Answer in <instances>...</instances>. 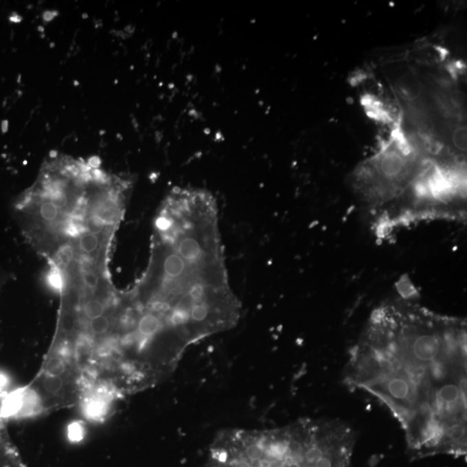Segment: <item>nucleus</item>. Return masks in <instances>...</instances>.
Wrapping results in <instances>:
<instances>
[{"label":"nucleus","mask_w":467,"mask_h":467,"mask_svg":"<svg viewBox=\"0 0 467 467\" xmlns=\"http://www.w3.org/2000/svg\"><path fill=\"white\" fill-rule=\"evenodd\" d=\"M241 312L229 284L218 205L188 195L163 202L148 266L122 293L126 352L143 365L174 372L189 347L234 328Z\"/></svg>","instance_id":"f257e3e1"},{"label":"nucleus","mask_w":467,"mask_h":467,"mask_svg":"<svg viewBox=\"0 0 467 467\" xmlns=\"http://www.w3.org/2000/svg\"><path fill=\"white\" fill-rule=\"evenodd\" d=\"M466 332L465 319L388 300L350 350L347 385L389 409L413 459L466 455Z\"/></svg>","instance_id":"f03ea898"},{"label":"nucleus","mask_w":467,"mask_h":467,"mask_svg":"<svg viewBox=\"0 0 467 467\" xmlns=\"http://www.w3.org/2000/svg\"><path fill=\"white\" fill-rule=\"evenodd\" d=\"M352 458L338 423L305 418L277 429L223 430L210 446L208 467H350Z\"/></svg>","instance_id":"7ed1b4c3"},{"label":"nucleus","mask_w":467,"mask_h":467,"mask_svg":"<svg viewBox=\"0 0 467 467\" xmlns=\"http://www.w3.org/2000/svg\"><path fill=\"white\" fill-rule=\"evenodd\" d=\"M0 467H26L14 446L10 442L1 420H0Z\"/></svg>","instance_id":"20e7f679"}]
</instances>
